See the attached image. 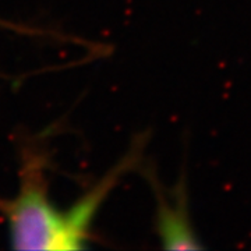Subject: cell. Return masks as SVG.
<instances>
[{
	"instance_id": "cell-1",
	"label": "cell",
	"mask_w": 251,
	"mask_h": 251,
	"mask_svg": "<svg viewBox=\"0 0 251 251\" xmlns=\"http://www.w3.org/2000/svg\"><path fill=\"white\" fill-rule=\"evenodd\" d=\"M21 186L11 200H0V211L9 224L11 247L16 250H81L91 237V225L110 190L125 171L120 166L67 211H60L50 201L35 158L21 172Z\"/></svg>"
},
{
	"instance_id": "cell-2",
	"label": "cell",
	"mask_w": 251,
	"mask_h": 251,
	"mask_svg": "<svg viewBox=\"0 0 251 251\" xmlns=\"http://www.w3.org/2000/svg\"><path fill=\"white\" fill-rule=\"evenodd\" d=\"M158 196L156 232L163 249L197 250L202 247L190 224L187 209V196L184 186H179L172 197H165L161 191Z\"/></svg>"
}]
</instances>
